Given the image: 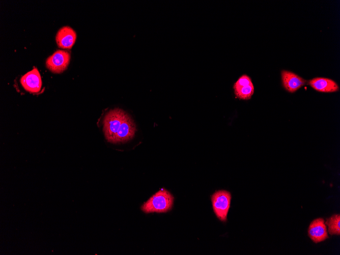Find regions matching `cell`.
Segmentation results:
<instances>
[{
	"mask_svg": "<svg viewBox=\"0 0 340 255\" xmlns=\"http://www.w3.org/2000/svg\"><path fill=\"white\" fill-rule=\"evenodd\" d=\"M136 131L130 117L122 109L115 108L108 112L103 120V132L111 143H124L131 139Z\"/></svg>",
	"mask_w": 340,
	"mask_h": 255,
	"instance_id": "cell-1",
	"label": "cell"
},
{
	"mask_svg": "<svg viewBox=\"0 0 340 255\" xmlns=\"http://www.w3.org/2000/svg\"><path fill=\"white\" fill-rule=\"evenodd\" d=\"M70 60V54L68 51L58 50L47 58L46 66L52 72L60 73L66 69Z\"/></svg>",
	"mask_w": 340,
	"mask_h": 255,
	"instance_id": "cell-4",
	"label": "cell"
},
{
	"mask_svg": "<svg viewBox=\"0 0 340 255\" xmlns=\"http://www.w3.org/2000/svg\"><path fill=\"white\" fill-rule=\"evenodd\" d=\"M76 33L68 26L61 27L57 32L55 40L58 46L64 49H70L75 42Z\"/></svg>",
	"mask_w": 340,
	"mask_h": 255,
	"instance_id": "cell-9",
	"label": "cell"
},
{
	"mask_svg": "<svg viewBox=\"0 0 340 255\" xmlns=\"http://www.w3.org/2000/svg\"><path fill=\"white\" fill-rule=\"evenodd\" d=\"M236 97L242 100L250 99L254 93V86L250 77L246 74L242 75L233 86Z\"/></svg>",
	"mask_w": 340,
	"mask_h": 255,
	"instance_id": "cell-5",
	"label": "cell"
},
{
	"mask_svg": "<svg viewBox=\"0 0 340 255\" xmlns=\"http://www.w3.org/2000/svg\"><path fill=\"white\" fill-rule=\"evenodd\" d=\"M20 83L23 89L29 92H39L42 87V80L38 70L34 68L23 75L20 78Z\"/></svg>",
	"mask_w": 340,
	"mask_h": 255,
	"instance_id": "cell-6",
	"label": "cell"
},
{
	"mask_svg": "<svg viewBox=\"0 0 340 255\" xmlns=\"http://www.w3.org/2000/svg\"><path fill=\"white\" fill-rule=\"evenodd\" d=\"M281 77L284 88L290 93L295 92L306 83L304 79L288 70H282Z\"/></svg>",
	"mask_w": 340,
	"mask_h": 255,
	"instance_id": "cell-8",
	"label": "cell"
},
{
	"mask_svg": "<svg viewBox=\"0 0 340 255\" xmlns=\"http://www.w3.org/2000/svg\"><path fill=\"white\" fill-rule=\"evenodd\" d=\"M308 84L312 88L320 92L332 93L339 90L337 83L332 79L327 78H314L308 80Z\"/></svg>",
	"mask_w": 340,
	"mask_h": 255,
	"instance_id": "cell-10",
	"label": "cell"
},
{
	"mask_svg": "<svg viewBox=\"0 0 340 255\" xmlns=\"http://www.w3.org/2000/svg\"><path fill=\"white\" fill-rule=\"evenodd\" d=\"M174 198L164 188H161L142 205L141 210L146 213H165L171 210Z\"/></svg>",
	"mask_w": 340,
	"mask_h": 255,
	"instance_id": "cell-2",
	"label": "cell"
},
{
	"mask_svg": "<svg viewBox=\"0 0 340 255\" xmlns=\"http://www.w3.org/2000/svg\"><path fill=\"white\" fill-rule=\"evenodd\" d=\"M328 226V232L331 235H340V215L335 214L326 219L325 222Z\"/></svg>",
	"mask_w": 340,
	"mask_h": 255,
	"instance_id": "cell-11",
	"label": "cell"
},
{
	"mask_svg": "<svg viewBox=\"0 0 340 255\" xmlns=\"http://www.w3.org/2000/svg\"><path fill=\"white\" fill-rule=\"evenodd\" d=\"M308 236L315 243L322 242L329 238L327 226L322 218L313 220L308 228Z\"/></svg>",
	"mask_w": 340,
	"mask_h": 255,
	"instance_id": "cell-7",
	"label": "cell"
},
{
	"mask_svg": "<svg viewBox=\"0 0 340 255\" xmlns=\"http://www.w3.org/2000/svg\"><path fill=\"white\" fill-rule=\"evenodd\" d=\"M211 199L215 215L221 221L225 222L231 206V193L225 190H219L211 196Z\"/></svg>",
	"mask_w": 340,
	"mask_h": 255,
	"instance_id": "cell-3",
	"label": "cell"
}]
</instances>
